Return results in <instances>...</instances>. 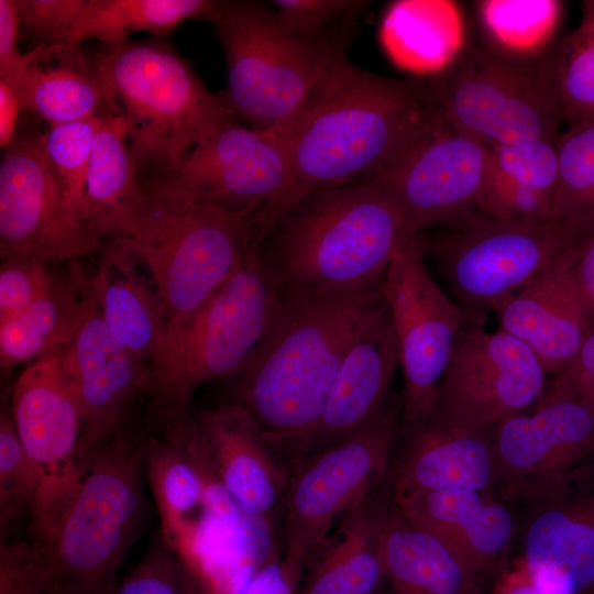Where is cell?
<instances>
[{
  "mask_svg": "<svg viewBox=\"0 0 594 594\" xmlns=\"http://www.w3.org/2000/svg\"><path fill=\"white\" fill-rule=\"evenodd\" d=\"M383 279L282 287L272 326L237 376L233 403L290 469L319 422L351 342L385 304Z\"/></svg>",
  "mask_w": 594,
  "mask_h": 594,
  "instance_id": "obj_1",
  "label": "cell"
},
{
  "mask_svg": "<svg viewBox=\"0 0 594 594\" xmlns=\"http://www.w3.org/2000/svg\"><path fill=\"white\" fill-rule=\"evenodd\" d=\"M438 116L428 82L374 74L344 57L278 133L301 198L381 174Z\"/></svg>",
  "mask_w": 594,
  "mask_h": 594,
  "instance_id": "obj_2",
  "label": "cell"
},
{
  "mask_svg": "<svg viewBox=\"0 0 594 594\" xmlns=\"http://www.w3.org/2000/svg\"><path fill=\"white\" fill-rule=\"evenodd\" d=\"M414 234L394 197L372 176L292 204L268 228L261 254L284 288L356 285L383 278Z\"/></svg>",
  "mask_w": 594,
  "mask_h": 594,
  "instance_id": "obj_3",
  "label": "cell"
},
{
  "mask_svg": "<svg viewBox=\"0 0 594 594\" xmlns=\"http://www.w3.org/2000/svg\"><path fill=\"white\" fill-rule=\"evenodd\" d=\"M144 442L123 428L81 459L78 482L45 540L52 594H108L143 526Z\"/></svg>",
  "mask_w": 594,
  "mask_h": 594,
  "instance_id": "obj_4",
  "label": "cell"
},
{
  "mask_svg": "<svg viewBox=\"0 0 594 594\" xmlns=\"http://www.w3.org/2000/svg\"><path fill=\"white\" fill-rule=\"evenodd\" d=\"M108 112L119 118L138 173L174 168L216 128L234 117L220 92L163 41L101 44L88 58Z\"/></svg>",
  "mask_w": 594,
  "mask_h": 594,
  "instance_id": "obj_5",
  "label": "cell"
},
{
  "mask_svg": "<svg viewBox=\"0 0 594 594\" xmlns=\"http://www.w3.org/2000/svg\"><path fill=\"white\" fill-rule=\"evenodd\" d=\"M268 226L267 211L232 212L144 191L139 211L114 238L152 278L164 343L240 267Z\"/></svg>",
  "mask_w": 594,
  "mask_h": 594,
  "instance_id": "obj_6",
  "label": "cell"
},
{
  "mask_svg": "<svg viewBox=\"0 0 594 594\" xmlns=\"http://www.w3.org/2000/svg\"><path fill=\"white\" fill-rule=\"evenodd\" d=\"M209 22L227 64L220 95L253 128L285 130L346 57L341 36H301L260 2L217 1Z\"/></svg>",
  "mask_w": 594,
  "mask_h": 594,
  "instance_id": "obj_7",
  "label": "cell"
},
{
  "mask_svg": "<svg viewBox=\"0 0 594 594\" xmlns=\"http://www.w3.org/2000/svg\"><path fill=\"white\" fill-rule=\"evenodd\" d=\"M261 244L164 343L151 366L150 389L169 419L188 414L204 384L238 376L272 326L282 286Z\"/></svg>",
  "mask_w": 594,
  "mask_h": 594,
  "instance_id": "obj_8",
  "label": "cell"
},
{
  "mask_svg": "<svg viewBox=\"0 0 594 594\" xmlns=\"http://www.w3.org/2000/svg\"><path fill=\"white\" fill-rule=\"evenodd\" d=\"M427 82L442 117L488 146L560 135L563 110L547 57L521 62L475 46Z\"/></svg>",
  "mask_w": 594,
  "mask_h": 594,
  "instance_id": "obj_9",
  "label": "cell"
},
{
  "mask_svg": "<svg viewBox=\"0 0 594 594\" xmlns=\"http://www.w3.org/2000/svg\"><path fill=\"white\" fill-rule=\"evenodd\" d=\"M593 233L594 216L535 221L479 212L421 243L439 261L462 307L495 311Z\"/></svg>",
  "mask_w": 594,
  "mask_h": 594,
  "instance_id": "obj_10",
  "label": "cell"
},
{
  "mask_svg": "<svg viewBox=\"0 0 594 594\" xmlns=\"http://www.w3.org/2000/svg\"><path fill=\"white\" fill-rule=\"evenodd\" d=\"M399 405L387 398L361 428L293 465L282 505L283 561L304 579L305 563L331 527L374 491L389 472Z\"/></svg>",
  "mask_w": 594,
  "mask_h": 594,
  "instance_id": "obj_11",
  "label": "cell"
},
{
  "mask_svg": "<svg viewBox=\"0 0 594 594\" xmlns=\"http://www.w3.org/2000/svg\"><path fill=\"white\" fill-rule=\"evenodd\" d=\"M148 195L273 219L300 199L285 139L232 120L216 128L172 169L142 182Z\"/></svg>",
  "mask_w": 594,
  "mask_h": 594,
  "instance_id": "obj_12",
  "label": "cell"
},
{
  "mask_svg": "<svg viewBox=\"0 0 594 594\" xmlns=\"http://www.w3.org/2000/svg\"><path fill=\"white\" fill-rule=\"evenodd\" d=\"M392 315L405 387L403 426L428 418L461 328L472 310L451 301L425 264L419 234L409 237L393 256L383 279Z\"/></svg>",
  "mask_w": 594,
  "mask_h": 594,
  "instance_id": "obj_13",
  "label": "cell"
},
{
  "mask_svg": "<svg viewBox=\"0 0 594 594\" xmlns=\"http://www.w3.org/2000/svg\"><path fill=\"white\" fill-rule=\"evenodd\" d=\"M12 421L35 464L40 486L32 513V539L50 534L80 475L82 417L65 363V344L40 355L18 377Z\"/></svg>",
  "mask_w": 594,
  "mask_h": 594,
  "instance_id": "obj_14",
  "label": "cell"
},
{
  "mask_svg": "<svg viewBox=\"0 0 594 594\" xmlns=\"http://www.w3.org/2000/svg\"><path fill=\"white\" fill-rule=\"evenodd\" d=\"M472 310L455 339L436 399V414L482 428L525 411L543 395L547 370L519 339L488 332Z\"/></svg>",
  "mask_w": 594,
  "mask_h": 594,
  "instance_id": "obj_15",
  "label": "cell"
},
{
  "mask_svg": "<svg viewBox=\"0 0 594 594\" xmlns=\"http://www.w3.org/2000/svg\"><path fill=\"white\" fill-rule=\"evenodd\" d=\"M101 246L68 204L42 134L19 129L0 162L1 257L31 254L72 262Z\"/></svg>",
  "mask_w": 594,
  "mask_h": 594,
  "instance_id": "obj_16",
  "label": "cell"
},
{
  "mask_svg": "<svg viewBox=\"0 0 594 594\" xmlns=\"http://www.w3.org/2000/svg\"><path fill=\"white\" fill-rule=\"evenodd\" d=\"M490 146L440 113L376 177L394 197L410 230L455 227L481 212Z\"/></svg>",
  "mask_w": 594,
  "mask_h": 594,
  "instance_id": "obj_17",
  "label": "cell"
},
{
  "mask_svg": "<svg viewBox=\"0 0 594 594\" xmlns=\"http://www.w3.org/2000/svg\"><path fill=\"white\" fill-rule=\"evenodd\" d=\"M497 490L525 501L594 470V406L543 394L532 411L510 415L493 427Z\"/></svg>",
  "mask_w": 594,
  "mask_h": 594,
  "instance_id": "obj_18",
  "label": "cell"
},
{
  "mask_svg": "<svg viewBox=\"0 0 594 594\" xmlns=\"http://www.w3.org/2000/svg\"><path fill=\"white\" fill-rule=\"evenodd\" d=\"M527 503L518 558L540 594L594 588V470Z\"/></svg>",
  "mask_w": 594,
  "mask_h": 594,
  "instance_id": "obj_19",
  "label": "cell"
},
{
  "mask_svg": "<svg viewBox=\"0 0 594 594\" xmlns=\"http://www.w3.org/2000/svg\"><path fill=\"white\" fill-rule=\"evenodd\" d=\"M65 363L81 410V460L124 428L133 400L151 387L150 366L123 346L105 323L90 277L84 315L65 344Z\"/></svg>",
  "mask_w": 594,
  "mask_h": 594,
  "instance_id": "obj_20",
  "label": "cell"
},
{
  "mask_svg": "<svg viewBox=\"0 0 594 594\" xmlns=\"http://www.w3.org/2000/svg\"><path fill=\"white\" fill-rule=\"evenodd\" d=\"M403 449L387 475L393 496L415 491L497 490L493 428L464 425L432 413L403 426Z\"/></svg>",
  "mask_w": 594,
  "mask_h": 594,
  "instance_id": "obj_21",
  "label": "cell"
},
{
  "mask_svg": "<svg viewBox=\"0 0 594 594\" xmlns=\"http://www.w3.org/2000/svg\"><path fill=\"white\" fill-rule=\"evenodd\" d=\"M587 239L495 310L498 329L527 344L548 373L564 369L594 331V316L573 277Z\"/></svg>",
  "mask_w": 594,
  "mask_h": 594,
  "instance_id": "obj_22",
  "label": "cell"
},
{
  "mask_svg": "<svg viewBox=\"0 0 594 594\" xmlns=\"http://www.w3.org/2000/svg\"><path fill=\"white\" fill-rule=\"evenodd\" d=\"M398 365L396 332L385 301L346 350L319 422L295 463L343 440L367 422L386 403Z\"/></svg>",
  "mask_w": 594,
  "mask_h": 594,
  "instance_id": "obj_23",
  "label": "cell"
},
{
  "mask_svg": "<svg viewBox=\"0 0 594 594\" xmlns=\"http://www.w3.org/2000/svg\"><path fill=\"white\" fill-rule=\"evenodd\" d=\"M397 509L439 537L486 583L505 569L515 535L512 510L495 493L474 488L393 496Z\"/></svg>",
  "mask_w": 594,
  "mask_h": 594,
  "instance_id": "obj_24",
  "label": "cell"
},
{
  "mask_svg": "<svg viewBox=\"0 0 594 594\" xmlns=\"http://www.w3.org/2000/svg\"><path fill=\"white\" fill-rule=\"evenodd\" d=\"M219 483L245 514L262 521L282 508L290 469L235 403L196 415Z\"/></svg>",
  "mask_w": 594,
  "mask_h": 594,
  "instance_id": "obj_25",
  "label": "cell"
},
{
  "mask_svg": "<svg viewBox=\"0 0 594 594\" xmlns=\"http://www.w3.org/2000/svg\"><path fill=\"white\" fill-rule=\"evenodd\" d=\"M23 110L48 125L108 113L102 87L79 44L40 45L0 72Z\"/></svg>",
  "mask_w": 594,
  "mask_h": 594,
  "instance_id": "obj_26",
  "label": "cell"
},
{
  "mask_svg": "<svg viewBox=\"0 0 594 594\" xmlns=\"http://www.w3.org/2000/svg\"><path fill=\"white\" fill-rule=\"evenodd\" d=\"M383 594H487L481 579L447 543L392 503L380 532Z\"/></svg>",
  "mask_w": 594,
  "mask_h": 594,
  "instance_id": "obj_27",
  "label": "cell"
},
{
  "mask_svg": "<svg viewBox=\"0 0 594 594\" xmlns=\"http://www.w3.org/2000/svg\"><path fill=\"white\" fill-rule=\"evenodd\" d=\"M99 252L90 285L102 319L116 339L151 369L165 338L154 285L139 270V258L117 238L107 239Z\"/></svg>",
  "mask_w": 594,
  "mask_h": 594,
  "instance_id": "obj_28",
  "label": "cell"
},
{
  "mask_svg": "<svg viewBox=\"0 0 594 594\" xmlns=\"http://www.w3.org/2000/svg\"><path fill=\"white\" fill-rule=\"evenodd\" d=\"M385 483L343 517L330 544L320 548L310 563L298 594L384 593L378 543L393 503Z\"/></svg>",
  "mask_w": 594,
  "mask_h": 594,
  "instance_id": "obj_29",
  "label": "cell"
},
{
  "mask_svg": "<svg viewBox=\"0 0 594 594\" xmlns=\"http://www.w3.org/2000/svg\"><path fill=\"white\" fill-rule=\"evenodd\" d=\"M556 143L531 141L490 146L480 211L503 220H556Z\"/></svg>",
  "mask_w": 594,
  "mask_h": 594,
  "instance_id": "obj_30",
  "label": "cell"
},
{
  "mask_svg": "<svg viewBox=\"0 0 594 594\" xmlns=\"http://www.w3.org/2000/svg\"><path fill=\"white\" fill-rule=\"evenodd\" d=\"M123 122L100 116L86 175L82 222L98 239L120 237L139 211L144 190Z\"/></svg>",
  "mask_w": 594,
  "mask_h": 594,
  "instance_id": "obj_31",
  "label": "cell"
},
{
  "mask_svg": "<svg viewBox=\"0 0 594 594\" xmlns=\"http://www.w3.org/2000/svg\"><path fill=\"white\" fill-rule=\"evenodd\" d=\"M89 277L78 260L56 276L53 287L28 308L0 323V366L10 373L47 351L66 344L84 315Z\"/></svg>",
  "mask_w": 594,
  "mask_h": 594,
  "instance_id": "obj_32",
  "label": "cell"
},
{
  "mask_svg": "<svg viewBox=\"0 0 594 594\" xmlns=\"http://www.w3.org/2000/svg\"><path fill=\"white\" fill-rule=\"evenodd\" d=\"M145 479L153 494L163 541L188 560L199 536L197 517L206 515V484L168 430L165 438L144 442Z\"/></svg>",
  "mask_w": 594,
  "mask_h": 594,
  "instance_id": "obj_33",
  "label": "cell"
},
{
  "mask_svg": "<svg viewBox=\"0 0 594 594\" xmlns=\"http://www.w3.org/2000/svg\"><path fill=\"white\" fill-rule=\"evenodd\" d=\"M211 0H88L66 44L118 43L138 32L164 35L185 20H210Z\"/></svg>",
  "mask_w": 594,
  "mask_h": 594,
  "instance_id": "obj_34",
  "label": "cell"
},
{
  "mask_svg": "<svg viewBox=\"0 0 594 594\" xmlns=\"http://www.w3.org/2000/svg\"><path fill=\"white\" fill-rule=\"evenodd\" d=\"M484 46L507 58L541 62L553 48L563 3L556 0L475 2Z\"/></svg>",
  "mask_w": 594,
  "mask_h": 594,
  "instance_id": "obj_35",
  "label": "cell"
},
{
  "mask_svg": "<svg viewBox=\"0 0 594 594\" xmlns=\"http://www.w3.org/2000/svg\"><path fill=\"white\" fill-rule=\"evenodd\" d=\"M547 63L568 127L594 121V0L582 2L579 25L554 44Z\"/></svg>",
  "mask_w": 594,
  "mask_h": 594,
  "instance_id": "obj_36",
  "label": "cell"
},
{
  "mask_svg": "<svg viewBox=\"0 0 594 594\" xmlns=\"http://www.w3.org/2000/svg\"><path fill=\"white\" fill-rule=\"evenodd\" d=\"M556 145L554 219L594 216V121L569 125Z\"/></svg>",
  "mask_w": 594,
  "mask_h": 594,
  "instance_id": "obj_37",
  "label": "cell"
},
{
  "mask_svg": "<svg viewBox=\"0 0 594 594\" xmlns=\"http://www.w3.org/2000/svg\"><path fill=\"white\" fill-rule=\"evenodd\" d=\"M40 486L35 464L25 452L12 418L0 417V531L1 541L8 539L11 528L23 517H32Z\"/></svg>",
  "mask_w": 594,
  "mask_h": 594,
  "instance_id": "obj_38",
  "label": "cell"
},
{
  "mask_svg": "<svg viewBox=\"0 0 594 594\" xmlns=\"http://www.w3.org/2000/svg\"><path fill=\"white\" fill-rule=\"evenodd\" d=\"M99 117L48 125L42 134L45 153L62 183L66 199L82 221L86 175Z\"/></svg>",
  "mask_w": 594,
  "mask_h": 594,
  "instance_id": "obj_39",
  "label": "cell"
},
{
  "mask_svg": "<svg viewBox=\"0 0 594 594\" xmlns=\"http://www.w3.org/2000/svg\"><path fill=\"white\" fill-rule=\"evenodd\" d=\"M108 594H215L164 541L153 546Z\"/></svg>",
  "mask_w": 594,
  "mask_h": 594,
  "instance_id": "obj_40",
  "label": "cell"
},
{
  "mask_svg": "<svg viewBox=\"0 0 594 594\" xmlns=\"http://www.w3.org/2000/svg\"><path fill=\"white\" fill-rule=\"evenodd\" d=\"M1 260L0 323L43 297L57 276L50 271L47 261L35 255L13 254Z\"/></svg>",
  "mask_w": 594,
  "mask_h": 594,
  "instance_id": "obj_41",
  "label": "cell"
},
{
  "mask_svg": "<svg viewBox=\"0 0 594 594\" xmlns=\"http://www.w3.org/2000/svg\"><path fill=\"white\" fill-rule=\"evenodd\" d=\"M367 4L359 0H275L271 2L279 19L292 31L309 38L330 34L333 22H342L358 14Z\"/></svg>",
  "mask_w": 594,
  "mask_h": 594,
  "instance_id": "obj_42",
  "label": "cell"
},
{
  "mask_svg": "<svg viewBox=\"0 0 594 594\" xmlns=\"http://www.w3.org/2000/svg\"><path fill=\"white\" fill-rule=\"evenodd\" d=\"M88 0H16L21 28L34 47L66 44Z\"/></svg>",
  "mask_w": 594,
  "mask_h": 594,
  "instance_id": "obj_43",
  "label": "cell"
},
{
  "mask_svg": "<svg viewBox=\"0 0 594 594\" xmlns=\"http://www.w3.org/2000/svg\"><path fill=\"white\" fill-rule=\"evenodd\" d=\"M0 594H52L42 556L32 540L1 541Z\"/></svg>",
  "mask_w": 594,
  "mask_h": 594,
  "instance_id": "obj_44",
  "label": "cell"
},
{
  "mask_svg": "<svg viewBox=\"0 0 594 594\" xmlns=\"http://www.w3.org/2000/svg\"><path fill=\"white\" fill-rule=\"evenodd\" d=\"M546 393L573 396L594 406V331L574 359L556 374Z\"/></svg>",
  "mask_w": 594,
  "mask_h": 594,
  "instance_id": "obj_45",
  "label": "cell"
},
{
  "mask_svg": "<svg viewBox=\"0 0 594 594\" xmlns=\"http://www.w3.org/2000/svg\"><path fill=\"white\" fill-rule=\"evenodd\" d=\"M21 29L16 0H0V72L14 65L24 54L18 45Z\"/></svg>",
  "mask_w": 594,
  "mask_h": 594,
  "instance_id": "obj_46",
  "label": "cell"
},
{
  "mask_svg": "<svg viewBox=\"0 0 594 594\" xmlns=\"http://www.w3.org/2000/svg\"><path fill=\"white\" fill-rule=\"evenodd\" d=\"M23 107L12 90L4 81L0 80V146L8 147L19 132V119Z\"/></svg>",
  "mask_w": 594,
  "mask_h": 594,
  "instance_id": "obj_47",
  "label": "cell"
},
{
  "mask_svg": "<svg viewBox=\"0 0 594 594\" xmlns=\"http://www.w3.org/2000/svg\"><path fill=\"white\" fill-rule=\"evenodd\" d=\"M487 594H540L519 560L508 563L493 581Z\"/></svg>",
  "mask_w": 594,
  "mask_h": 594,
  "instance_id": "obj_48",
  "label": "cell"
},
{
  "mask_svg": "<svg viewBox=\"0 0 594 594\" xmlns=\"http://www.w3.org/2000/svg\"><path fill=\"white\" fill-rule=\"evenodd\" d=\"M575 284L594 316V233L585 242L573 266Z\"/></svg>",
  "mask_w": 594,
  "mask_h": 594,
  "instance_id": "obj_49",
  "label": "cell"
},
{
  "mask_svg": "<svg viewBox=\"0 0 594 594\" xmlns=\"http://www.w3.org/2000/svg\"><path fill=\"white\" fill-rule=\"evenodd\" d=\"M588 594H594V588Z\"/></svg>",
  "mask_w": 594,
  "mask_h": 594,
  "instance_id": "obj_50",
  "label": "cell"
}]
</instances>
